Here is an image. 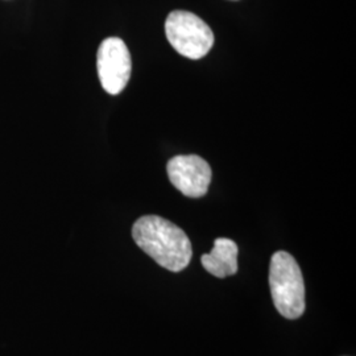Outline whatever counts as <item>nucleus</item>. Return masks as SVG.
Wrapping results in <instances>:
<instances>
[{
  "label": "nucleus",
  "mask_w": 356,
  "mask_h": 356,
  "mask_svg": "<svg viewBox=\"0 0 356 356\" xmlns=\"http://www.w3.org/2000/svg\"><path fill=\"white\" fill-rule=\"evenodd\" d=\"M132 238L140 250L170 272H181L191 263L193 248L188 235L161 216L139 218L132 227Z\"/></svg>",
  "instance_id": "nucleus-1"
},
{
  "label": "nucleus",
  "mask_w": 356,
  "mask_h": 356,
  "mask_svg": "<svg viewBox=\"0 0 356 356\" xmlns=\"http://www.w3.org/2000/svg\"><path fill=\"white\" fill-rule=\"evenodd\" d=\"M269 288L275 307L282 317L300 318L305 313V282L296 259L277 251L270 259Z\"/></svg>",
  "instance_id": "nucleus-2"
},
{
  "label": "nucleus",
  "mask_w": 356,
  "mask_h": 356,
  "mask_svg": "<svg viewBox=\"0 0 356 356\" xmlns=\"http://www.w3.org/2000/svg\"><path fill=\"white\" fill-rule=\"evenodd\" d=\"M165 35L176 51L191 60H200L214 45V33L201 17L188 11H173L165 22Z\"/></svg>",
  "instance_id": "nucleus-3"
},
{
  "label": "nucleus",
  "mask_w": 356,
  "mask_h": 356,
  "mask_svg": "<svg viewBox=\"0 0 356 356\" xmlns=\"http://www.w3.org/2000/svg\"><path fill=\"white\" fill-rule=\"evenodd\" d=\"M97 69L103 89L111 95L127 86L132 61L126 42L119 38L103 40L97 54Z\"/></svg>",
  "instance_id": "nucleus-4"
},
{
  "label": "nucleus",
  "mask_w": 356,
  "mask_h": 356,
  "mask_svg": "<svg viewBox=\"0 0 356 356\" xmlns=\"http://www.w3.org/2000/svg\"><path fill=\"white\" fill-rule=\"evenodd\" d=\"M166 170L172 185L189 198H201L209 191L211 168L197 154L173 157L169 160Z\"/></svg>",
  "instance_id": "nucleus-5"
},
{
  "label": "nucleus",
  "mask_w": 356,
  "mask_h": 356,
  "mask_svg": "<svg viewBox=\"0 0 356 356\" xmlns=\"http://www.w3.org/2000/svg\"><path fill=\"white\" fill-rule=\"evenodd\" d=\"M204 269L218 279L234 276L238 272V245L227 238H218L210 254L201 257Z\"/></svg>",
  "instance_id": "nucleus-6"
}]
</instances>
